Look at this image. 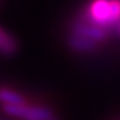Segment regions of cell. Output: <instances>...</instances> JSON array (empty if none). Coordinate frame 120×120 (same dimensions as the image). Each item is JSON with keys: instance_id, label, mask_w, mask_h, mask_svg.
Instances as JSON below:
<instances>
[{"instance_id": "6da1fadb", "label": "cell", "mask_w": 120, "mask_h": 120, "mask_svg": "<svg viewBox=\"0 0 120 120\" xmlns=\"http://www.w3.org/2000/svg\"><path fill=\"white\" fill-rule=\"evenodd\" d=\"M79 17L110 31L120 26V0H90Z\"/></svg>"}, {"instance_id": "7a4b0ae2", "label": "cell", "mask_w": 120, "mask_h": 120, "mask_svg": "<svg viewBox=\"0 0 120 120\" xmlns=\"http://www.w3.org/2000/svg\"><path fill=\"white\" fill-rule=\"evenodd\" d=\"M7 114L22 120H55L52 111L47 107L37 105H18V106H4Z\"/></svg>"}, {"instance_id": "3957f363", "label": "cell", "mask_w": 120, "mask_h": 120, "mask_svg": "<svg viewBox=\"0 0 120 120\" xmlns=\"http://www.w3.org/2000/svg\"><path fill=\"white\" fill-rule=\"evenodd\" d=\"M69 46L72 47L73 50L78 51V52H88V51L96 50L98 45H97L96 42L88 40V38H84V37L72 35V33H70V36H69Z\"/></svg>"}, {"instance_id": "277c9868", "label": "cell", "mask_w": 120, "mask_h": 120, "mask_svg": "<svg viewBox=\"0 0 120 120\" xmlns=\"http://www.w3.org/2000/svg\"><path fill=\"white\" fill-rule=\"evenodd\" d=\"M17 49H18V45H17L15 38L5 30L0 28V54L13 55V54H15Z\"/></svg>"}, {"instance_id": "5b68a950", "label": "cell", "mask_w": 120, "mask_h": 120, "mask_svg": "<svg viewBox=\"0 0 120 120\" xmlns=\"http://www.w3.org/2000/svg\"><path fill=\"white\" fill-rule=\"evenodd\" d=\"M0 102H3L4 106H18L26 104L24 97L10 88H0Z\"/></svg>"}, {"instance_id": "8992f818", "label": "cell", "mask_w": 120, "mask_h": 120, "mask_svg": "<svg viewBox=\"0 0 120 120\" xmlns=\"http://www.w3.org/2000/svg\"><path fill=\"white\" fill-rule=\"evenodd\" d=\"M119 31H120V26H119Z\"/></svg>"}]
</instances>
